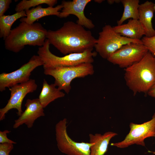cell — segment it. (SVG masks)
I'll return each instance as SVG.
<instances>
[{"instance_id": "cell-1", "label": "cell", "mask_w": 155, "mask_h": 155, "mask_svg": "<svg viewBox=\"0 0 155 155\" xmlns=\"http://www.w3.org/2000/svg\"><path fill=\"white\" fill-rule=\"evenodd\" d=\"M46 39L50 44L65 55L93 49L97 41L90 31L71 21L65 22L57 30H47Z\"/></svg>"}, {"instance_id": "cell-2", "label": "cell", "mask_w": 155, "mask_h": 155, "mask_svg": "<svg viewBox=\"0 0 155 155\" xmlns=\"http://www.w3.org/2000/svg\"><path fill=\"white\" fill-rule=\"evenodd\" d=\"M126 84L135 95L155 86V57L148 51L139 62L125 69Z\"/></svg>"}, {"instance_id": "cell-3", "label": "cell", "mask_w": 155, "mask_h": 155, "mask_svg": "<svg viewBox=\"0 0 155 155\" xmlns=\"http://www.w3.org/2000/svg\"><path fill=\"white\" fill-rule=\"evenodd\" d=\"M47 30L39 23L30 24L21 22L18 26L12 29L5 39L7 50L17 53L27 45L43 46L46 39Z\"/></svg>"}, {"instance_id": "cell-4", "label": "cell", "mask_w": 155, "mask_h": 155, "mask_svg": "<svg viewBox=\"0 0 155 155\" xmlns=\"http://www.w3.org/2000/svg\"><path fill=\"white\" fill-rule=\"evenodd\" d=\"M50 44L46 39L44 45L39 47L37 51L38 55L43 62L44 68L72 66L83 63H92L94 61V57L97 54L96 51H93L92 49L81 53H72L59 57L51 52Z\"/></svg>"}, {"instance_id": "cell-5", "label": "cell", "mask_w": 155, "mask_h": 155, "mask_svg": "<svg viewBox=\"0 0 155 155\" xmlns=\"http://www.w3.org/2000/svg\"><path fill=\"white\" fill-rule=\"evenodd\" d=\"M44 73L53 76L54 84L60 90H64L68 94L71 87L72 81L77 78H84L93 75L94 68L91 63H83L69 67H58L44 68Z\"/></svg>"}, {"instance_id": "cell-6", "label": "cell", "mask_w": 155, "mask_h": 155, "mask_svg": "<svg viewBox=\"0 0 155 155\" xmlns=\"http://www.w3.org/2000/svg\"><path fill=\"white\" fill-rule=\"evenodd\" d=\"M131 42L142 43L141 40L122 36L115 32L111 25H106L99 33L94 47L102 57L107 59L123 46Z\"/></svg>"}, {"instance_id": "cell-7", "label": "cell", "mask_w": 155, "mask_h": 155, "mask_svg": "<svg viewBox=\"0 0 155 155\" xmlns=\"http://www.w3.org/2000/svg\"><path fill=\"white\" fill-rule=\"evenodd\" d=\"M67 119L64 118L56 124V139L59 150L67 155H90V142H78L69 136L67 130Z\"/></svg>"}, {"instance_id": "cell-8", "label": "cell", "mask_w": 155, "mask_h": 155, "mask_svg": "<svg viewBox=\"0 0 155 155\" xmlns=\"http://www.w3.org/2000/svg\"><path fill=\"white\" fill-rule=\"evenodd\" d=\"M148 51L142 43L131 42L123 46L107 60L125 69L140 61Z\"/></svg>"}, {"instance_id": "cell-9", "label": "cell", "mask_w": 155, "mask_h": 155, "mask_svg": "<svg viewBox=\"0 0 155 155\" xmlns=\"http://www.w3.org/2000/svg\"><path fill=\"white\" fill-rule=\"evenodd\" d=\"M43 64L42 60L38 55H34L28 62L18 69L9 73H1L0 74V91L3 92L7 88H9L15 85L28 81L32 72Z\"/></svg>"}, {"instance_id": "cell-10", "label": "cell", "mask_w": 155, "mask_h": 155, "mask_svg": "<svg viewBox=\"0 0 155 155\" xmlns=\"http://www.w3.org/2000/svg\"><path fill=\"white\" fill-rule=\"evenodd\" d=\"M129 127L130 131L124 140L111 145L121 148L134 144L145 146V140L155 134V112L150 121L141 124L131 123Z\"/></svg>"}, {"instance_id": "cell-11", "label": "cell", "mask_w": 155, "mask_h": 155, "mask_svg": "<svg viewBox=\"0 0 155 155\" xmlns=\"http://www.w3.org/2000/svg\"><path fill=\"white\" fill-rule=\"evenodd\" d=\"M37 87L35 80L30 79L26 82L15 85L9 88L10 98L6 105L0 109V120L4 119L6 114L13 108L17 109V114L20 116L23 112L22 105L24 99L27 94L36 90Z\"/></svg>"}, {"instance_id": "cell-12", "label": "cell", "mask_w": 155, "mask_h": 155, "mask_svg": "<svg viewBox=\"0 0 155 155\" xmlns=\"http://www.w3.org/2000/svg\"><path fill=\"white\" fill-rule=\"evenodd\" d=\"M91 1V0L63 1L61 4L63 8L59 17L65 18L70 15H73L78 18L77 23L88 29L93 28L94 25L91 20L85 16L84 13L86 6Z\"/></svg>"}, {"instance_id": "cell-13", "label": "cell", "mask_w": 155, "mask_h": 155, "mask_svg": "<svg viewBox=\"0 0 155 155\" xmlns=\"http://www.w3.org/2000/svg\"><path fill=\"white\" fill-rule=\"evenodd\" d=\"M25 106L26 107L25 111L18 119L15 121L13 126L14 129L23 124L26 125L28 128H31L36 120L41 116H45L44 108L38 98L32 100L28 99Z\"/></svg>"}, {"instance_id": "cell-14", "label": "cell", "mask_w": 155, "mask_h": 155, "mask_svg": "<svg viewBox=\"0 0 155 155\" xmlns=\"http://www.w3.org/2000/svg\"><path fill=\"white\" fill-rule=\"evenodd\" d=\"M155 11L154 3L148 1L140 4L139 8L138 20L145 30V36L148 37L155 36L152 22Z\"/></svg>"}, {"instance_id": "cell-15", "label": "cell", "mask_w": 155, "mask_h": 155, "mask_svg": "<svg viewBox=\"0 0 155 155\" xmlns=\"http://www.w3.org/2000/svg\"><path fill=\"white\" fill-rule=\"evenodd\" d=\"M113 27L121 35L133 39L141 40L142 36L146 35L145 30L138 20L131 19L126 24Z\"/></svg>"}, {"instance_id": "cell-16", "label": "cell", "mask_w": 155, "mask_h": 155, "mask_svg": "<svg viewBox=\"0 0 155 155\" xmlns=\"http://www.w3.org/2000/svg\"><path fill=\"white\" fill-rule=\"evenodd\" d=\"M117 135V133L112 131L107 132L103 135L89 134V142L92 143L90 155H104L107 151L110 141Z\"/></svg>"}, {"instance_id": "cell-17", "label": "cell", "mask_w": 155, "mask_h": 155, "mask_svg": "<svg viewBox=\"0 0 155 155\" xmlns=\"http://www.w3.org/2000/svg\"><path fill=\"white\" fill-rule=\"evenodd\" d=\"M63 8L62 5L55 7H42L40 5L26 11V16L20 19L21 22H25L30 24H33L37 20L44 17L54 15L59 17Z\"/></svg>"}, {"instance_id": "cell-18", "label": "cell", "mask_w": 155, "mask_h": 155, "mask_svg": "<svg viewBox=\"0 0 155 155\" xmlns=\"http://www.w3.org/2000/svg\"><path fill=\"white\" fill-rule=\"evenodd\" d=\"M56 86L54 84H49L44 79L42 89L38 98L44 108L55 100L65 96V94Z\"/></svg>"}, {"instance_id": "cell-19", "label": "cell", "mask_w": 155, "mask_h": 155, "mask_svg": "<svg viewBox=\"0 0 155 155\" xmlns=\"http://www.w3.org/2000/svg\"><path fill=\"white\" fill-rule=\"evenodd\" d=\"M26 16V11H23L11 15H4L0 17V37L4 40L9 35L14 23L18 19Z\"/></svg>"}, {"instance_id": "cell-20", "label": "cell", "mask_w": 155, "mask_h": 155, "mask_svg": "<svg viewBox=\"0 0 155 155\" xmlns=\"http://www.w3.org/2000/svg\"><path fill=\"white\" fill-rule=\"evenodd\" d=\"M124 7V11L120 19L117 21V25L123 24L129 18L138 20L139 0H121Z\"/></svg>"}, {"instance_id": "cell-21", "label": "cell", "mask_w": 155, "mask_h": 155, "mask_svg": "<svg viewBox=\"0 0 155 155\" xmlns=\"http://www.w3.org/2000/svg\"><path fill=\"white\" fill-rule=\"evenodd\" d=\"M57 2V0H22L16 5L15 10L16 12L26 11L31 7L42 4H46L49 7H53Z\"/></svg>"}, {"instance_id": "cell-22", "label": "cell", "mask_w": 155, "mask_h": 155, "mask_svg": "<svg viewBox=\"0 0 155 155\" xmlns=\"http://www.w3.org/2000/svg\"><path fill=\"white\" fill-rule=\"evenodd\" d=\"M142 44L148 51L155 57V36L151 37H143L141 40Z\"/></svg>"}, {"instance_id": "cell-23", "label": "cell", "mask_w": 155, "mask_h": 155, "mask_svg": "<svg viewBox=\"0 0 155 155\" xmlns=\"http://www.w3.org/2000/svg\"><path fill=\"white\" fill-rule=\"evenodd\" d=\"M13 146L12 144H0V155H9V153L13 149Z\"/></svg>"}, {"instance_id": "cell-24", "label": "cell", "mask_w": 155, "mask_h": 155, "mask_svg": "<svg viewBox=\"0 0 155 155\" xmlns=\"http://www.w3.org/2000/svg\"><path fill=\"white\" fill-rule=\"evenodd\" d=\"M12 2L11 0H0V17L4 15Z\"/></svg>"}, {"instance_id": "cell-25", "label": "cell", "mask_w": 155, "mask_h": 155, "mask_svg": "<svg viewBox=\"0 0 155 155\" xmlns=\"http://www.w3.org/2000/svg\"><path fill=\"white\" fill-rule=\"evenodd\" d=\"M10 131L8 130H5L3 131H0V143H11L16 144V143L9 139L7 137V134L9 133Z\"/></svg>"}, {"instance_id": "cell-26", "label": "cell", "mask_w": 155, "mask_h": 155, "mask_svg": "<svg viewBox=\"0 0 155 155\" xmlns=\"http://www.w3.org/2000/svg\"><path fill=\"white\" fill-rule=\"evenodd\" d=\"M147 93L149 96L155 98V86L152 87Z\"/></svg>"}, {"instance_id": "cell-27", "label": "cell", "mask_w": 155, "mask_h": 155, "mask_svg": "<svg viewBox=\"0 0 155 155\" xmlns=\"http://www.w3.org/2000/svg\"><path fill=\"white\" fill-rule=\"evenodd\" d=\"M107 2L109 4H112L115 2L116 3H119L121 2V0H107Z\"/></svg>"}, {"instance_id": "cell-28", "label": "cell", "mask_w": 155, "mask_h": 155, "mask_svg": "<svg viewBox=\"0 0 155 155\" xmlns=\"http://www.w3.org/2000/svg\"><path fill=\"white\" fill-rule=\"evenodd\" d=\"M95 2H97L99 3H100L102 2L104 0H95Z\"/></svg>"}, {"instance_id": "cell-29", "label": "cell", "mask_w": 155, "mask_h": 155, "mask_svg": "<svg viewBox=\"0 0 155 155\" xmlns=\"http://www.w3.org/2000/svg\"><path fill=\"white\" fill-rule=\"evenodd\" d=\"M154 9L155 10V4H154Z\"/></svg>"}, {"instance_id": "cell-30", "label": "cell", "mask_w": 155, "mask_h": 155, "mask_svg": "<svg viewBox=\"0 0 155 155\" xmlns=\"http://www.w3.org/2000/svg\"><path fill=\"white\" fill-rule=\"evenodd\" d=\"M154 137H155V135H154Z\"/></svg>"}]
</instances>
